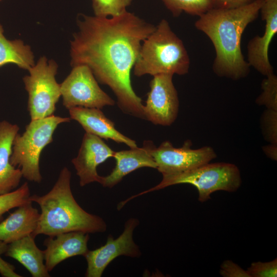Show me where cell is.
Instances as JSON below:
<instances>
[{"label": "cell", "instance_id": "22", "mask_svg": "<svg viewBox=\"0 0 277 277\" xmlns=\"http://www.w3.org/2000/svg\"><path fill=\"white\" fill-rule=\"evenodd\" d=\"M30 191L27 182L9 193L0 194V221L3 214L11 209L30 201Z\"/></svg>", "mask_w": 277, "mask_h": 277}, {"label": "cell", "instance_id": "9", "mask_svg": "<svg viewBox=\"0 0 277 277\" xmlns=\"http://www.w3.org/2000/svg\"><path fill=\"white\" fill-rule=\"evenodd\" d=\"M149 152L156 169L162 175L172 174L189 170L210 162L216 154L210 146L192 149V143L186 140L181 147H174L169 141L156 147L151 141H146Z\"/></svg>", "mask_w": 277, "mask_h": 277}, {"label": "cell", "instance_id": "5", "mask_svg": "<svg viewBox=\"0 0 277 277\" xmlns=\"http://www.w3.org/2000/svg\"><path fill=\"white\" fill-rule=\"evenodd\" d=\"M162 175V181L157 185L128 198L126 201L170 186L188 184L196 188L198 200L203 203L209 200L211 194L215 191L235 192L242 183L239 168L233 164L223 162H209L184 172Z\"/></svg>", "mask_w": 277, "mask_h": 277}, {"label": "cell", "instance_id": "12", "mask_svg": "<svg viewBox=\"0 0 277 277\" xmlns=\"http://www.w3.org/2000/svg\"><path fill=\"white\" fill-rule=\"evenodd\" d=\"M262 18L266 22L263 35L256 36L247 46L248 63L267 76L273 73L268 57V49L277 32V0H264L260 9Z\"/></svg>", "mask_w": 277, "mask_h": 277}, {"label": "cell", "instance_id": "21", "mask_svg": "<svg viewBox=\"0 0 277 277\" xmlns=\"http://www.w3.org/2000/svg\"><path fill=\"white\" fill-rule=\"evenodd\" d=\"M166 7L177 16L183 11L199 16L214 8V0H163Z\"/></svg>", "mask_w": 277, "mask_h": 277}, {"label": "cell", "instance_id": "13", "mask_svg": "<svg viewBox=\"0 0 277 277\" xmlns=\"http://www.w3.org/2000/svg\"><path fill=\"white\" fill-rule=\"evenodd\" d=\"M114 152L101 138L86 132L77 155L71 161L80 186L100 183L101 176L97 173V168L108 159L113 157Z\"/></svg>", "mask_w": 277, "mask_h": 277}, {"label": "cell", "instance_id": "16", "mask_svg": "<svg viewBox=\"0 0 277 277\" xmlns=\"http://www.w3.org/2000/svg\"><path fill=\"white\" fill-rule=\"evenodd\" d=\"M113 157L116 161L111 172L101 176L100 184L112 188L120 183L129 173L139 168L149 167L156 169V164L150 154L146 141L142 147L130 148L128 150L115 151Z\"/></svg>", "mask_w": 277, "mask_h": 277}, {"label": "cell", "instance_id": "4", "mask_svg": "<svg viewBox=\"0 0 277 277\" xmlns=\"http://www.w3.org/2000/svg\"><path fill=\"white\" fill-rule=\"evenodd\" d=\"M190 59L182 40L163 19L143 41L133 66L138 77L145 74L184 75L189 69Z\"/></svg>", "mask_w": 277, "mask_h": 277}, {"label": "cell", "instance_id": "17", "mask_svg": "<svg viewBox=\"0 0 277 277\" xmlns=\"http://www.w3.org/2000/svg\"><path fill=\"white\" fill-rule=\"evenodd\" d=\"M19 129L16 124L6 121L0 122V194L15 190L23 177L21 169L10 161L13 141Z\"/></svg>", "mask_w": 277, "mask_h": 277}, {"label": "cell", "instance_id": "10", "mask_svg": "<svg viewBox=\"0 0 277 277\" xmlns=\"http://www.w3.org/2000/svg\"><path fill=\"white\" fill-rule=\"evenodd\" d=\"M153 76L143 106L145 119L154 125L169 126L176 120L179 109L173 75L160 74Z\"/></svg>", "mask_w": 277, "mask_h": 277}, {"label": "cell", "instance_id": "20", "mask_svg": "<svg viewBox=\"0 0 277 277\" xmlns=\"http://www.w3.org/2000/svg\"><path fill=\"white\" fill-rule=\"evenodd\" d=\"M3 33L4 29L0 24V67L12 64L28 70L35 65L31 47L25 45L21 39H8Z\"/></svg>", "mask_w": 277, "mask_h": 277}, {"label": "cell", "instance_id": "31", "mask_svg": "<svg viewBox=\"0 0 277 277\" xmlns=\"http://www.w3.org/2000/svg\"><path fill=\"white\" fill-rule=\"evenodd\" d=\"M2 1V0H0V1Z\"/></svg>", "mask_w": 277, "mask_h": 277}, {"label": "cell", "instance_id": "14", "mask_svg": "<svg viewBox=\"0 0 277 277\" xmlns=\"http://www.w3.org/2000/svg\"><path fill=\"white\" fill-rule=\"evenodd\" d=\"M89 234L81 231L63 233L49 236L44 242L45 264L51 271L58 264L71 257L84 255L88 251Z\"/></svg>", "mask_w": 277, "mask_h": 277}, {"label": "cell", "instance_id": "27", "mask_svg": "<svg viewBox=\"0 0 277 277\" xmlns=\"http://www.w3.org/2000/svg\"><path fill=\"white\" fill-rule=\"evenodd\" d=\"M220 273L224 277H250L247 270L231 260H226L222 263Z\"/></svg>", "mask_w": 277, "mask_h": 277}, {"label": "cell", "instance_id": "2", "mask_svg": "<svg viewBox=\"0 0 277 277\" xmlns=\"http://www.w3.org/2000/svg\"><path fill=\"white\" fill-rule=\"evenodd\" d=\"M263 1L234 8H213L199 16L195 26L214 47L212 69L217 75L238 80L248 74L250 66L242 53L241 38L248 24L256 18Z\"/></svg>", "mask_w": 277, "mask_h": 277}, {"label": "cell", "instance_id": "24", "mask_svg": "<svg viewBox=\"0 0 277 277\" xmlns=\"http://www.w3.org/2000/svg\"><path fill=\"white\" fill-rule=\"evenodd\" d=\"M262 92L255 103L267 109L277 110V77L272 73L267 76L261 84Z\"/></svg>", "mask_w": 277, "mask_h": 277}, {"label": "cell", "instance_id": "29", "mask_svg": "<svg viewBox=\"0 0 277 277\" xmlns=\"http://www.w3.org/2000/svg\"><path fill=\"white\" fill-rule=\"evenodd\" d=\"M256 0H214V8H234L249 4Z\"/></svg>", "mask_w": 277, "mask_h": 277}, {"label": "cell", "instance_id": "3", "mask_svg": "<svg viewBox=\"0 0 277 277\" xmlns=\"http://www.w3.org/2000/svg\"><path fill=\"white\" fill-rule=\"evenodd\" d=\"M71 177L70 170L65 167L47 193L30 196L29 200L38 204L41 210L37 227L31 234L33 238L39 234L55 236L71 231L89 234L106 230L107 225L102 217L86 211L75 200Z\"/></svg>", "mask_w": 277, "mask_h": 277}, {"label": "cell", "instance_id": "1", "mask_svg": "<svg viewBox=\"0 0 277 277\" xmlns=\"http://www.w3.org/2000/svg\"><path fill=\"white\" fill-rule=\"evenodd\" d=\"M78 31L70 46V65H85L96 80L108 86L124 113L145 119L142 99L134 91L131 72L142 43L155 29L127 11L108 17L81 14L76 19Z\"/></svg>", "mask_w": 277, "mask_h": 277}, {"label": "cell", "instance_id": "19", "mask_svg": "<svg viewBox=\"0 0 277 277\" xmlns=\"http://www.w3.org/2000/svg\"><path fill=\"white\" fill-rule=\"evenodd\" d=\"M31 235L8 244L5 255L17 261L33 277H49L44 263V251L36 246Z\"/></svg>", "mask_w": 277, "mask_h": 277}, {"label": "cell", "instance_id": "7", "mask_svg": "<svg viewBox=\"0 0 277 277\" xmlns=\"http://www.w3.org/2000/svg\"><path fill=\"white\" fill-rule=\"evenodd\" d=\"M58 65L53 60L41 57L23 77L28 93V109L31 120L53 115L61 96L60 84L55 79Z\"/></svg>", "mask_w": 277, "mask_h": 277}, {"label": "cell", "instance_id": "23", "mask_svg": "<svg viewBox=\"0 0 277 277\" xmlns=\"http://www.w3.org/2000/svg\"><path fill=\"white\" fill-rule=\"evenodd\" d=\"M132 0H92L94 15L108 17L118 15L126 11Z\"/></svg>", "mask_w": 277, "mask_h": 277}, {"label": "cell", "instance_id": "11", "mask_svg": "<svg viewBox=\"0 0 277 277\" xmlns=\"http://www.w3.org/2000/svg\"><path fill=\"white\" fill-rule=\"evenodd\" d=\"M138 223L137 219H129L125 223L123 233L118 238L114 239L109 235L104 245L93 250H88L84 255L87 263L85 276H102L108 264L118 256L138 257L141 253L133 240V232Z\"/></svg>", "mask_w": 277, "mask_h": 277}, {"label": "cell", "instance_id": "28", "mask_svg": "<svg viewBox=\"0 0 277 277\" xmlns=\"http://www.w3.org/2000/svg\"><path fill=\"white\" fill-rule=\"evenodd\" d=\"M7 247V244L0 241V274L4 277H22L15 272L14 266L3 260L1 256L5 254Z\"/></svg>", "mask_w": 277, "mask_h": 277}, {"label": "cell", "instance_id": "8", "mask_svg": "<svg viewBox=\"0 0 277 277\" xmlns=\"http://www.w3.org/2000/svg\"><path fill=\"white\" fill-rule=\"evenodd\" d=\"M60 87L63 105L68 110L75 107L101 109L115 105V101L100 88L91 70L85 65L72 67Z\"/></svg>", "mask_w": 277, "mask_h": 277}, {"label": "cell", "instance_id": "30", "mask_svg": "<svg viewBox=\"0 0 277 277\" xmlns=\"http://www.w3.org/2000/svg\"><path fill=\"white\" fill-rule=\"evenodd\" d=\"M262 149L265 155L273 161L277 160V144H271L264 146Z\"/></svg>", "mask_w": 277, "mask_h": 277}, {"label": "cell", "instance_id": "26", "mask_svg": "<svg viewBox=\"0 0 277 277\" xmlns=\"http://www.w3.org/2000/svg\"><path fill=\"white\" fill-rule=\"evenodd\" d=\"M247 271L250 277H276L277 259L267 262H253Z\"/></svg>", "mask_w": 277, "mask_h": 277}, {"label": "cell", "instance_id": "6", "mask_svg": "<svg viewBox=\"0 0 277 277\" xmlns=\"http://www.w3.org/2000/svg\"><path fill=\"white\" fill-rule=\"evenodd\" d=\"M70 117L52 115L31 120L22 134L15 135L12 144L10 163L21 169L23 177L39 183L42 176L39 159L44 148L53 141V133L58 126L69 122Z\"/></svg>", "mask_w": 277, "mask_h": 277}, {"label": "cell", "instance_id": "25", "mask_svg": "<svg viewBox=\"0 0 277 277\" xmlns=\"http://www.w3.org/2000/svg\"><path fill=\"white\" fill-rule=\"evenodd\" d=\"M260 126L264 139L277 144V110L266 108L260 117Z\"/></svg>", "mask_w": 277, "mask_h": 277}, {"label": "cell", "instance_id": "15", "mask_svg": "<svg viewBox=\"0 0 277 277\" xmlns=\"http://www.w3.org/2000/svg\"><path fill=\"white\" fill-rule=\"evenodd\" d=\"M70 118L77 122L86 133L101 138L124 144L130 148L137 147L136 142L117 130L114 123L100 109L75 107L68 109Z\"/></svg>", "mask_w": 277, "mask_h": 277}, {"label": "cell", "instance_id": "18", "mask_svg": "<svg viewBox=\"0 0 277 277\" xmlns=\"http://www.w3.org/2000/svg\"><path fill=\"white\" fill-rule=\"evenodd\" d=\"M40 213L29 201L19 207L0 223V241L7 244L32 234Z\"/></svg>", "mask_w": 277, "mask_h": 277}]
</instances>
